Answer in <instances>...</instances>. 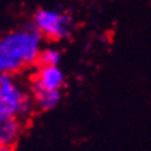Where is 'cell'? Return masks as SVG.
<instances>
[{
	"label": "cell",
	"instance_id": "obj_5",
	"mask_svg": "<svg viewBox=\"0 0 151 151\" xmlns=\"http://www.w3.org/2000/svg\"><path fill=\"white\" fill-rule=\"evenodd\" d=\"M21 118L11 114H0V146H15L21 134Z\"/></svg>",
	"mask_w": 151,
	"mask_h": 151
},
{
	"label": "cell",
	"instance_id": "obj_4",
	"mask_svg": "<svg viewBox=\"0 0 151 151\" xmlns=\"http://www.w3.org/2000/svg\"><path fill=\"white\" fill-rule=\"evenodd\" d=\"M65 76L58 65H37L33 75L31 87H39L46 90H60L64 86Z\"/></svg>",
	"mask_w": 151,
	"mask_h": 151
},
{
	"label": "cell",
	"instance_id": "obj_8",
	"mask_svg": "<svg viewBox=\"0 0 151 151\" xmlns=\"http://www.w3.org/2000/svg\"><path fill=\"white\" fill-rule=\"evenodd\" d=\"M0 151H14V147H9V146H0Z\"/></svg>",
	"mask_w": 151,
	"mask_h": 151
},
{
	"label": "cell",
	"instance_id": "obj_7",
	"mask_svg": "<svg viewBox=\"0 0 151 151\" xmlns=\"http://www.w3.org/2000/svg\"><path fill=\"white\" fill-rule=\"evenodd\" d=\"M61 53L55 49H43L39 53L36 65H60Z\"/></svg>",
	"mask_w": 151,
	"mask_h": 151
},
{
	"label": "cell",
	"instance_id": "obj_2",
	"mask_svg": "<svg viewBox=\"0 0 151 151\" xmlns=\"http://www.w3.org/2000/svg\"><path fill=\"white\" fill-rule=\"evenodd\" d=\"M35 101L15 83L11 73L0 72V114L28 118L32 114Z\"/></svg>",
	"mask_w": 151,
	"mask_h": 151
},
{
	"label": "cell",
	"instance_id": "obj_1",
	"mask_svg": "<svg viewBox=\"0 0 151 151\" xmlns=\"http://www.w3.org/2000/svg\"><path fill=\"white\" fill-rule=\"evenodd\" d=\"M42 39L33 24L4 35L0 39V72L14 75L28 65H36Z\"/></svg>",
	"mask_w": 151,
	"mask_h": 151
},
{
	"label": "cell",
	"instance_id": "obj_3",
	"mask_svg": "<svg viewBox=\"0 0 151 151\" xmlns=\"http://www.w3.org/2000/svg\"><path fill=\"white\" fill-rule=\"evenodd\" d=\"M33 25L43 36L53 40H61L71 32V17L58 10L40 9L35 13Z\"/></svg>",
	"mask_w": 151,
	"mask_h": 151
},
{
	"label": "cell",
	"instance_id": "obj_6",
	"mask_svg": "<svg viewBox=\"0 0 151 151\" xmlns=\"http://www.w3.org/2000/svg\"><path fill=\"white\" fill-rule=\"evenodd\" d=\"M35 105L43 111L53 110L61 100V90H46L39 87H31Z\"/></svg>",
	"mask_w": 151,
	"mask_h": 151
}]
</instances>
